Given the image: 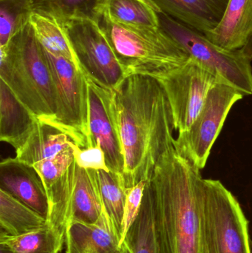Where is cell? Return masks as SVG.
<instances>
[{"label": "cell", "instance_id": "1", "mask_svg": "<svg viewBox=\"0 0 252 253\" xmlns=\"http://www.w3.org/2000/svg\"><path fill=\"white\" fill-rule=\"evenodd\" d=\"M124 155L127 188L152 176L162 156L173 148L174 122L161 83L149 76H129L115 90Z\"/></svg>", "mask_w": 252, "mask_h": 253}, {"label": "cell", "instance_id": "2", "mask_svg": "<svg viewBox=\"0 0 252 253\" xmlns=\"http://www.w3.org/2000/svg\"><path fill=\"white\" fill-rule=\"evenodd\" d=\"M201 169L174 147L157 164L146 181L153 205L159 253H203Z\"/></svg>", "mask_w": 252, "mask_h": 253}, {"label": "cell", "instance_id": "3", "mask_svg": "<svg viewBox=\"0 0 252 253\" xmlns=\"http://www.w3.org/2000/svg\"><path fill=\"white\" fill-rule=\"evenodd\" d=\"M24 12L7 45L0 47V79L43 124L56 114L51 71L42 46Z\"/></svg>", "mask_w": 252, "mask_h": 253}, {"label": "cell", "instance_id": "4", "mask_svg": "<svg viewBox=\"0 0 252 253\" xmlns=\"http://www.w3.org/2000/svg\"><path fill=\"white\" fill-rule=\"evenodd\" d=\"M92 16L109 40L128 76L158 80L189 60V53L160 27L137 26L111 16L103 0H98Z\"/></svg>", "mask_w": 252, "mask_h": 253}, {"label": "cell", "instance_id": "5", "mask_svg": "<svg viewBox=\"0 0 252 253\" xmlns=\"http://www.w3.org/2000/svg\"><path fill=\"white\" fill-rule=\"evenodd\" d=\"M201 229L203 253H252L248 219L218 180L204 179Z\"/></svg>", "mask_w": 252, "mask_h": 253}, {"label": "cell", "instance_id": "6", "mask_svg": "<svg viewBox=\"0 0 252 253\" xmlns=\"http://www.w3.org/2000/svg\"><path fill=\"white\" fill-rule=\"evenodd\" d=\"M42 47L53 79L56 114L52 126L66 133L77 145L92 147L87 77L73 63Z\"/></svg>", "mask_w": 252, "mask_h": 253}, {"label": "cell", "instance_id": "7", "mask_svg": "<svg viewBox=\"0 0 252 253\" xmlns=\"http://www.w3.org/2000/svg\"><path fill=\"white\" fill-rule=\"evenodd\" d=\"M159 27L176 40L188 53L225 83L244 96L252 95V68L250 61L240 50L219 47L204 34L176 20L163 12H158Z\"/></svg>", "mask_w": 252, "mask_h": 253}, {"label": "cell", "instance_id": "8", "mask_svg": "<svg viewBox=\"0 0 252 253\" xmlns=\"http://www.w3.org/2000/svg\"><path fill=\"white\" fill-rule=\"evenodd\" d=\"M59 19L68 31L86 77L99 85L117 90L129 76L96 19L82 13Z\"/></svg>", "mask_w": 252, "mask_h": 253}, {"label": "cell", "instance_id": "9", "mask_svg": "<svg viewBox=\"0 0 252 253\" xmlns=\"http://www.w3.org/2000/svg\"><path fill=\"white\" fill-rule=\"evenodd\" d=\"M244 96L225 82L216 83L193 124L175 138L176 152L198 169H204L228 114Z\"/></svg>", "mask_w": 252, "mask_h": 253}, {"label": "cell", "instance_id": "10", "mask_svg": "<svg viewBox=\"0 0 252 253\" xmlns=\"http://www.w3.org/2000/svg\"><path fill=\"white\" fill-rule=\"evenodd\" d=\"M171 107L175 129L188 130L204 107L213 86L223 81L205 65L190 57L180 68L158 79Z\"/></svg>", "mask_w": 252, "mask_h": 253}, {"label": "cell", "instance_id": "11", "mask_svg": "<svg viewBox=\"0 0 252 253\" xmlns=\"http://www.w3.org/2000/svg\"><path fill=\"white\" fill-rule=\"evenodd\" d=\"M89 85V128L93 145L105 152L109 170L123 175L124 155L120 132L115 90L96 84L87 77Z\"/></svg>", "mask_w": 252, "mask_h": 253}, {"label": "cell", "instance_id": "12", "mask_svg": "<svg viewBox=\"0 0 252 253\" xmlns=\"http://www.w3.org/2000/svg\"><path fill=\"white\" fill-rule=\"evenodd\" d=\"M121 242V233L105 207L95 222L71 218L65 230V253H116Z\"/></svg>", "mask_w": 252, "mask_h": 253}, {"label": "cell", "instance_id": "13", "mask_svg": "<svg viewBox=\"0 0 252 253\" xmlns=\"http://www.w3.org/2000/svg\"><path fill=\"white\" fill-rule=\"evenodd\" d=\"M0 189L5 190L47 219L48 202L41 177L34 167L7 158L0 163Z\"/></svg>", "mask_w": 252, "mask_h": 253}, {"label": "cell", "instance_id": "14", "mask_svg": "<svg viewBox=\"0 0 252 253\" xmlns=\"http://www.w3.org/2000/svg\"><path fill=\"white\" fill-rule=\"evenodd\" d=\"M69 187L71 218L86 222L99 219L105 208L96 170L80 168L75 161L65 172Z\"/></svg>", "mask_w": 252, "mask_h": 253}, {"label": "cell", "instance_id": "15", "mask_svg": "<svg viewBox=\"0 0 252 253\" xmlns=\"http://www.w3.org/2000/svg\"><path fill=\"white\" fill-rule=\"evenodd\" d=\"M160 12L205 35L220 23L229 0H150Z\"/></svg>", "mask_w": 252, "mask_h": 253}, {"label": "cell", "instance_id": "16", "mask_svg": "<svg viewBox=\"0 0 252 253\" xmlns=\"http://www.w3.org/2000/svg\"><path fill=\"white\" fill-rule=\"evenodd\" d=\"M40 123L0 79V139L21 150Z\"/></svg>", "mask_w": 252, "mask_h": 253}, {"label": "cell", "instance_id": "17", "mask_svg": "<svg viewBox=\"0 0 252 253\" xmlns=\"http://www.w3.org/2000/svg\"><path fill=\"white\" fill-rule=\"evenodd\" d=\"M252 34V0H229L220 23L206 37L219 47L240 50Z\"/></svg>", "mask_w": 252, "mask_h": 253}, {"label": "cell", "instance_id": "18", "mask_svg": "<svg viewBox=\"0 0 252 253\" xmlns=\"http://www.w3.org/2000/svg\"><path fill=\"white\" fill-rule=\"evenodd\" d=\"M73 141L65 132L38 123L25 145L16 153V159L27 165L54 157L72 147Z\"/></svg>", "mask_w": 252, "mask_h": 253}, {"label": "cell", "instance_id": "19", "mask_svg": "<svg viewBox=\"0 0 252 253\" xmlns=\"http://www.w3.org/2000/svg\"><path fill=\"white\" fill-rule=\"evenodd\" d=\"M116 253H159L153 205L146 186L140 213Z\"/></svg>", "mask_w": 252, "mask_h": 253}, {"label": "cell", "instance_id": "20", "mask_svg": "<svg viewBox=\"0 0 252 253\" xmlns=\"http://www.w3.org/2000/svg\"><path fill=\"white\" fill-rule=\"evenodd\" d=\"M28 21L41 45L49 51L63 56L83 72L68 31L55 16L30 12Z\"/></svg>", "mask_w": 252, "mask_h": 253}, {"label": "cell", "instance_id": "21", "mask_svg": "<svg viewBox=\"0 0 252 253\" xmlns=\"http://www.w3.org/2000/svg\"><path fill=\"white\" fill-rule=\"evenodd\" d=\"M47 224L41 214L0 189V227L1 232L16 236L29 233Z\"/></svg>", "mask_w": 252, "mask_h": 253}, {"label": "cell", "instance_id": "22", "mask_svg": "<svg viewBox=\"0 0 252 253\" xmlns=\"http://www.w3.org/2000/svg\"><path fill=\"white\" fill-rule=\"evenodd\" d=\"M0 245L12 253H62L65 238L48 224L29 233L12 236L1 232Z\"/></svg>", "mask_w": 252, "mask_h": 253}, {"label": "cell", "instance_id": "23", "mask_svg": "<svg viewBox=\"0 0 252 253\" xmlns=\"http://www.w3.org/2000/svg\"><path fill=\"white\" fill-rule=\"evenodd\" d=\"M98 184L104 205L122 236V221L127 197V187L121 174L96 170Z\"/></svg>", "mask_w": 252, "mask_h": 253}, {"label": "cell", "instance_id": "24", "mask_svg": "<svg viewBox=\"0 0 252 253\" xmlns=\"http://www.w3.org/2000/svg\"><path fill=\"white\" fill-rule=\"evenodd\" d=\"M113 19L127 25L159 27L158 12L138 0H103Z\"/></svg>", "mask_w": 252, "mask_h": 253}, {"label": "cell", "instance_id": "25", "mask_svg": "<svg viewBox=\"0 0 252 253\" xmlns=\"http://www.w3.org/2000/svg\"><path fill=\"white\" fill-rule=\"evenodd\" d=\"M29 12H37L57 19L76 14L91 15L98 0H21Z\"/></svg>", "mask_w": 252, "mask_h": 253}, {"label": "cell", "instance_id": "26", "mask_svg": "<svg viewBox=\"0 0 252 253\" xmlns=\"http://www.w3.org/2000/svg\"><path fill=\"white\" fill-rule=\"evenodd\" d=\"M73 162V153L71 147L61 152L54 157L41 161L33 165L41 177L46 194L63 176Z\"/></svg>", "mask_w": 252, "mask_h": 253}, {"label": "cell", "instance_id": "27", "mask_svg": "<svg viewBox=\"0 0 252 253\" xmlns=\"http://www.w3.org/2000/svg\"><path fill=\"white\" fill-rule=\"evenodd\" d=\"M146 184V181H142L134 187L127 188V197H126L125 205H124V215H123L121 245L130 227L136 221V218L140 213Z\"/></svg>", "mask_w": 252, "mask_h": 253}, {"label": "cell", "instance_id": "28", "mask_svg": "<svg viewBox=\"0 0 252 253\" xmlns=\"http://www.w3.org/2000/svg\"><path fill=\"white\" fill-rule=\"evenodd\" d=\"M74 161L86 169L109 171L105 159V152L99 144L88 147H81L73 143L72 145Z\"/></svg>", "mask_w": 252, "mask_h": 253}, {"label": "cell", "instance_id": "29", "mask_svg": "<svg viewBox=\"0 0 252 253\" xmlns=\"http://www.w3.org/2000/svg\"><path fill=\"white\" fill-rule=\"evenodd\" d=\"M25 11L28 10H22L16 14L12 11V8L9 7L6 1L1 2L0 10V47L8 44L17 26L19 17Z\"/></svg>", "mask_w": 252, "mask_h": 253}, {"label": "cell", "instance_id": "30", "mask_svg": "<svg viewBox=\"0 0 252 253\" xmlns=\"http://www.w3.org/2000/svg\"><path fill=\"white\" fill-rule=\"evenodd\" d=\"M241 50L250 61H252V34L247 44Z\"/></svg>", "mask_w": 252, "mask_h": 253}, {"label": "cell", "instance_id": "31", "mask_svg": "<svg viewBox=\"0 0 252 253\" xmlns=\"http://www.w3.org/2000/svg\"><path fill=\"white\" fill-rule=\"evenodd\" d=\"M138 1H142V2L144 3L146 5L149 6V7H152V9L155 10L156 12H160L159 10H158V7L150 1V0H138Z\"/></svg>", "mask_w": 252, "mask_h": 253}, {"label": "cell", "instance_id": "32", "mask_svg": "<svg viewBox=\"0 0 252 253\" xmlns=\"http://www.w3.org/2000/svg\"><path fill=\"white\" fill-rule=\"evenodd\" d=\"M1 245V249H0V253H12L11 251L8 249V248H6L4 245Z\"/></svg>", "mask_w": 252, "mask_h": 253}, {"label": "cell", "instance_id": "33", "mask_svg": "<svg viewBox=\"0 0 252 253\" xmlns=\"http://www.w3.org/2000/svg\"><path fill=\"white\" fill-rule=\"evenodd\" d=\"M7 1V0H1V1Z\"/></svg>", "mask_w": 252, "mask_h": 253}]
</instances>
